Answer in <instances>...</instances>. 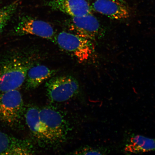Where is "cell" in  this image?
Here are the masks:
<instances>
[{
	"label": "cell",
	"instance_id": "2",
	"mask_svg": "<svg viewBox=\"0 0 155 155\" xmlns=\"http://www.w3.org/2000/svg\"><path fill=\"white\" fill-rule=\"evenodd\" d=\"M25 108L22 94L18 90L0 94V120L9 127H21Z\"/></svg>",
	"mask_w": 155,
	"mask_h": 155
},
{
	"label": "cell",
	"instance_id": "9",
	"mask_svg": "<svg viewBox=\"0 0 155 155\" xmlns=\"http://www.w3.org/2000/svg\"><path fill=\"white\" fill-rule=\"evenodd\" d=\"M24 119L32 134L40 144L52 143L51 138L41 120L40 109L34 105H28L25 108Z\"/></svg>",
	"mask_w": 155,
	"mask_h": 155
},
{
	"label": "cell",
	"instance_id": "12",
	"mask_svg": "<svg viewBox=\"0 0 155 155\" xmlns=\"http://www.w3.org/2000/svg\"><path fill=\"white\" fill-rule=\"evenodd\" d=\"M57 71L43 65H34L27 73L25 83L27 90H33L37 88L45 81L55 75Z\"/></svg>",
	"mask_w": 155,
	"mask_h": 155
},
{
	"label": "cell",
	"instance_id": "5",
	"mask_svg": "<svg viewBox=\"0 0 155 155\" xmlns=\"http://www.w3.org/2000/svg\"><path fill=\"white\" fill-rule=\"evenodd\" d=\"M40 117L49 134L52 143L61 142L66 138L69 125L63 115L53 107L40 109Z\"/></svg>",
	"mask_w": 155,
	"mask_h": 155
},
{
	"label": "cell",
	"instance_id": "6",
	"mask_svg": "<svg viewBox=\"0 0 155 155\" xmlns=\"http://www.w3.org/2000/svg\"><path fill=\"white\" fill-rule=\"evenodd\" d=\"M15 35H32L55 42L57 35L49 23L33 17H23L13 30Z\"/></svg>",
	"mask_w": 155,
	"mask_h": 155
},
{
	"label": "cell",
	"instance_id": "1",
	"mask_svg": "<svg viewBox=\"0 0 155 155\" xmlns=\"http://www.w3.org/2000/svg\"><path fill=\"white\" fill-rule=\"evenodd\" d=\"M20 54L11 55L0 61V92L18 90L24 84L33 65L31 59Z\"/></svg>",
	"mask_w": 155,
	"mask_h": 155
},
{
	"label": "cell",
	"instance_id": "11",
	"mask_svg": "<svg viewBox=\"0 0 155 155\" xmlns=\"http://www.w3.org/2000/svg\"><path fill=\"white\" fill-rule=\"evenodd\" d=\"M34 152V147L30 141L0 131V155H31Z\"/></svg>",
	"mask_w": 155,
	"mask_h": 155
},
{
	"label": "cell",
	"instance_id": "7",
	"mask_svg": "<svg viewBox=\"0 0 155 155\" xmlns=\"http://www.w3.org/2000/svg\"><path fill=\"white\" fill-rule=\"evenodd\" d=\"M67 26L71 32L91 41L99 37L102 29L97 19L92 13L71 17Z\"/></svg>",
	"mask_w": 155,
	"mask_h": 155
},
{
	"label": "cell",
	"instance_id": "13",
	"mask_svg": "<svg viewBox=\"0 0 155 155\" xmlns=\"http://www.w3.org/2000/svg\"><path fill=\"white\" fill-rule=\"evenodd\" d=\"M125 150L131 153L155 150V139L141 135H133L126 145Z\"/></svg>",
	"mask_w": 155,
	"mask_h": 155
},
{
	"label": "cell",
	"instance_id": "3",
	"mask_svg": "<svg viewBox=\"0 0 155 155\" xmlns=\"http://www.w3.org/2000/svg\"><path fill=\"white\" fill-rule=\"evenodd\" d=\"M55 43L63 51L74 57L79 63L88 61L94 52L91 41L71 32H60L56 36Z\"/></svg>",
	"mask_w": 155,
	"mask_h": 155
},
{
	"label": "cell",
	"instance_id": "8",
	"mask_svg": "<svg viewBox=\"0 0 155 155\" xmlns=\"http://www.w3.org/2000/svg\"><path fill=\"white\" fill-rule=\"evenodd\" d=\"M91 6L93 10L110 19L122 20L130 16V8L124 0H95Z\"/></svg>",
	"mask_w": 155,
	"mask_h": 155
},
{
	"label": "cell",
	"instance_id": "14",
	"mask_svg": "<svg viewBox=\"0 0 155 155\" xmlns=\"http://www.w3.org/2000/svg\"><path fill=\"white\" fill-rule=\"evenodd\" d=\"M19 1L17 0L0 9V34L15 12Z\"/></svg>",
	"mask_w": 155,
	"mask_h": 155
},
{
	"label": "cell",
	"instance_id": "16",
	"mask_svg": "<svg viewBox=\"0 0 155 155\" xmlns=\"http://www.w3.org/2000/svg\"></svg>",
	"mask_w": 155,
	"mask_h": 155
},
{
	"label": "cell",
	"instance_id": "15",
	"mask_svg": "<svg viewBox=\"0 0 155 155\" xmlns=\"http://www.w3.org/2000/svg\"><path fill=\"white\" fill-rule=\"evenodd\" d=\"M107 152V150L104 148L85 147L74 151L71 154L75 155H103L106 154Z\"/></svg>",
	"mask_w": 155,
	"mask_h": 155
},
{
	"label": "cell",
	"instance_id": "10",
	"mask_svg": "<svg viewBox=\"0 0 155 155\" xmlns=\"http://www.w3.org/2000/svg\"><path fill=\"white\" fill-rule=\"evenodd\" d=\"M46 5L51 9L61 12L71 17L90 14L92 10L86 0H48Z\"/></svg>",
	"mask_w": 155,
	"mask_h": 155
},
{
	"label": "cell",
	"instance_id": "4",
	"mask_svg": "<svg viewBox=\"0 0 155 155\" xmlns=\"http://www.w3.org/2000/svg\"><path fill=\"white\" fill-rule=\"evenodd\" d=\"M45 87L48 98L51 102H62L78 94V81L71 75L53 76L46 81Z\"/></svg>",
	"mask_w": 155,
	"mask_h": 155
}]
</instances>
